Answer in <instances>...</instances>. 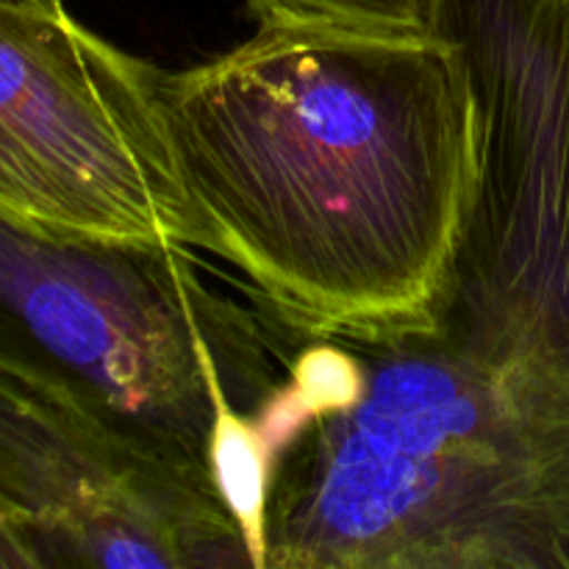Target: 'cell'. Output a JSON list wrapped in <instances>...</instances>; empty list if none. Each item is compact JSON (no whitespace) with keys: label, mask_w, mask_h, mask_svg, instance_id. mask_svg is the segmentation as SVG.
Segmentation results:
<instances>
[{"label":"cell","mask_w":569,"mask_h":569,"mask_svg":"<svg viewBox=\"0 0 569 569\" xmlns=\"http://www.w3.org/2000/svg\"><path fill=\"white\" fill-rule=\"evenodd\" d=\"M0 569H44L26 520L0 498Z\"/></svg>","instance_id":"ba28073f"},{"label":"cell","mask_w":569,"mask_h":569,"mask_svg":"<svg viewBox=\"0 0 569 569\" xmlns=\"http://www.w3.org/2000/svg\"><path fill=\"white\" fill-rule=\"evenodd\" d=\"M348 348V389L276 456L264 567L569 569V353Z\"/></svg>","instance_id":"7a4b0ae2"},{"label":"cell","mask_w":569,"mask_h":569,"mask_svg":"<svg viewBox=\"0 0 569 569\" xmlns=\"http://www.w3.org/2000/svg\"><path fill=\"white\" fill-rule=\"evenodd\" d=\"M206 253L303 342L433 333L478 192L470 67L445 33L261 22L159 70Z\"/></svg>","instance_id":"6da1fadb"},{"label":"cell","mask_w":569,"mask_h":569,"mask_svg":"<svg viewBox=\"0 0 569 569\" xmlns=\"http://www.w3.org/2000/svg\"><path fill=\"white\" fill-rule=\"evenodd\" d=\"M159 70L67 9L0 0V217L70 242L203 250Z\"/></svg>","instance_id":"5b68a950"},{"label":"cell","mask_w":569,"mask_h":569,"mask_svg":"<svg viewBox=\"0 0 569 569\" xmlns=\"http://www.w3.org/2000/svg\"><path fill=\"white\" fill-rule=\"evenodd\" d=\"M283 333L220 292L194 250L70 242L0 217V370L203 481L217 483V448H281L298 361Z\"/></svg>","instance_id":"3957f363"},{"label":"cell","mask_w":569,"mask_h":569,"mask_svg":"<svg viewBox=\"0 0 569 569\" xmlns=\"http://www.w3.org/2000/svg\"><path fill=\"white\" fill-rule=\"evenodd\" d=\"M470 67L478 192L437 331L489 356L569 353V0H437Z\"/></svg>","instance_id":"277c9868"},{"label":"cell","mask_w":569,"mask_h":569,"mask_svg":"<svg viewBox=\"0 0 569 569\" xmlns=\"http://www.w3.org/2000/svg\"><path fill=\"white\" fill-rule=\"evenodd\" d=\"M0 498L26 520L42 567H256L217 483L6 370Z\"/></svg>","instance_id":"8992f818"},{"label":"cell","mask_w":569,"mask_h":569,"mask_svg":"<svg viewBox=\"0 0 569 569\" xmlns=\"http://www.w3.org/2000/svg\"><path fill=\"white\" fill-rule=\"evenodd\" d=\"M261 22H317L365 31L431 33L437 0H248Z\"/></svg>","instance_id":"52a82bcc"},{"label":"cell","mask_w":569,"mask_h":569,"mask_svg":"<svg viewBox=\"0 0 569 569\" xmlns=\"http://www.w3.org/2000/svg\"><path fill=\"white\" fill-rule=\"evenodd\" d=\"M22 3L44 6V9H64V0H22Z\"/></svg>","instance_id":"9c48e42d"}]
</instances>
